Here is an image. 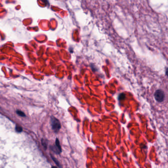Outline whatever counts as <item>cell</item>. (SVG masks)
<instances>
[{
	"label": "cell",
	"instance_id": "obj_1",
	"mask_svg": "<svg viewBox=\"0 0 168 168\" xmlns=\"http://www.w3.org/2000/svg\"><path fill=\"white\" fill-rule=\"evenodd\" d=\"M50 123L52 129L54 132L55 133L58 132L61 127V123L60 121L55 117L52 116L51 117L50 119Z\"/></svg>",
	"mask_w": 168,
	"mask_h": 168
},
{
	"label": "cell",
	"instance_id": "obj_2",
	"mask_svg": "<svg viewBox=\"0 0 168 168\" xmlns=\"http://www.w3.org/2000/svg\"><path fill=\"white\" fill-rule=\"evenodd\" d=\"M154 97L157 102H162L165 99L164 92L161 90H157L154 93Z\"/></svg>",
	"mask_w": 168,
	"mask_h": 168
},
{
	"label": "cell",
	"instance_id": "obj_3",
	"mask_svg": "<svg viewBox=\"0 0 168 168\" xmlns=\"http://www.w3.org/2000/svg\"><path fill=\"white\" fill-rule=\"evenodd\" d=\"M50 148H51L52 151H53L56 154H60L62 152V149H61V145L60 144V142L57 138L56 139L55 145L52 146H50Z\"/></svg>",
	"mask_w": 168,
	"mask_h": 168
},
{
	"label": "cell",
	"instance_id": "obj_4",
	"mask_svg": "<svg viewBox=\"0 0 168 168\" xmlns=\"http://www.w3.org/2000/svg\"><path fill=\"white\" fill-rule=\"evenodd\" d=\"M42 146L44 148V150H47V144H48L47 140L44 139H42Z\"/></svg>",
	"mask_w": 168,
	"mask_h": 168
},
{
	"label": "cell",
	"instance_id": "obj_5",
	"mask_svg": "<svg viewBox=\"0 0 168 168\" xmlns=\"http://www.w3.org/2000/svg\"><path fill=\"white\" fill-rule=\"evenodd\" d=\"M16 131L18 133L21 132L23 131V128L21 126L16 125Z\"/></svg>",
	"mask_w": 168,
	"mask_h": 168
},
{
	"label": "cell",
	"instance_id": "obj_6",
	"mask_svg": "<svg viewBox=\"0 0 168 168\" xmlns=\"http://www.w3.org/2000/svg\"><path fill=\"white\" fill-rule=\"evenodd\" d=\"M16 112V114H17L18 115H19V116H26V115H25V114H24V112H23L22 111H20V110H17Z\"/></svg>",
	"mask_w": 168,
	"mask_h": 168
},
{
	"label": "cell",
	"instance_id": "obj_7",
	"mask_svg": "<svg viewBox=\"0 0 168 168\" xmlns=\"http://www.w3.org/2000/svg\"><path fill=\"white\" fill-rule=\"evenodd\" d=\"M52 160H53V161H54V162L55 163V164H56V165H57L58 166L60 167V164H59V162H58L57 161V160H56V158H54V157H53L52 156Z\"/></svg>",
	"mask_w": 168,
	"mask_h": 168
},
{
	"label": "cell",
	"instance_id": "obj_8",
	"mask_svg": "<svg viewBox=\"0 0 168 168\" xmlns=\"http://www.w3.org/2000/svg\"><path fill=\"white\" fill-rule=\"evenodd\" d=\"M125 95L123 94H120V96H119V99L120 100H122V99H124Z\"/></svg>",
	"mask_w": 168,
	"mask_h": 168
},
{
	"label": "cell",
	"instance_id": "obj_9",
	"mask_svg": "<svg viewBox=\"0 0 168 168\" xmlns=\"http://www.w3.org/2000/svg\"><path fill=\"white\" fill-rule=\"evenodd\" d=\"M166 75L168 77V68H167L166 71Z\"/></svg>",
	"mask_w": 168,
	"mask_h": 168
}]
</instances>
